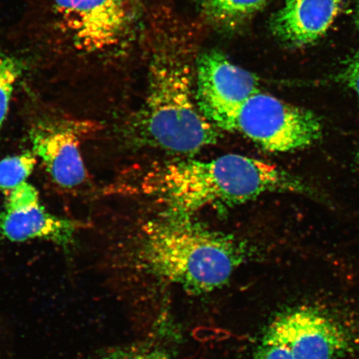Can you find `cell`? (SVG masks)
I'll return each mask as SVG.
<instances>
[{
    "label": "cell",
    "mask_w": 359,
    "mask_h": 359,
    "mask_svg": "<svg viewBox=\"0 0 359 359\" xmlns=\"http://www.w3.org/2000/svg\"><path fill=\"white\" fill-rule=\"evenodd\" d=\"M114 192L148 197L167 205L170 212L191 215L209 206L244 204L266 193L316 194L295 175L240 154L154 164L124 175Z\"/></svg>",
    "instance_id": "6da1fadb"
},
{
    "label": "cell",
    "mask_w": 359,
    "mask_h": 359,
    "mask_svg": "<svg viewBox=\"0 0 359 359\" xmlns=\"http://www.w3.org/2000/svg\"><path fill=\"white\" fill-rule=\"evenodd\" d=\"M149 53L142 136L151 145L179 154L215 144L217 128L197 104L195 46L189 32L175 21L160 22L151 30Z\"/></svg>",
    "instance_id": "7a4b0ae2"
},
{
    "label": "cell",
    "mask_w": 359,
    "mask_h": 359,
    "mask_svg": "<svg viewBox=\"0 0 359 359\" xmlns=\"http://www.w3.org/2000/svg\"><path fill=\"white\" fill-rule=\"evenodd\" d=\"M137 254L151 275L200 294L226 285L245 259L234 236L172 212L143 226Z\"/></svg>",
    "instance_id": "3957f363"
},
{
    "label": "cell",
    "mask_w": 359,
    "mask_h": 359,
    "mask_svg": "<svg viewBox=\"0 0 359 359\" xmlns=\"http://www.w3.org/2000/svg\"><path fill=\"white\" fill-rule=\"evenodd\" d=\"M356 346L353 331L330 313L299 307L266 327L254 359H339Z\"/></svg>",
    "instance_id": "277c9868"
},
{
    "label": "cell",
    "mask_w": 359,
    "mask_h": 359,
    "mask_svg": "<svg viewBox=\"0 0 359 359\" xmlns=\"http://www.w3.org/2000/svg\"><path fill=\"white\" fill-rule=\"evenodd\" d=\"M234 131L267 151L288 152L320 140L323 126L313 111L259 91L238 111Z\"/></svg>",
    "instance_id": "5b68a950"
},
{
    "label": "cell",
    "mask_w": 359,
    "mask_h": 359,
    "mask_svg": "<svg viewBox=\"0 0 359 359\" xmlns=\"http://www.w3.org/2000/svg\"><path fill=\"white\" fill-rule=\"evenodd\" d=\"M138 6V0H55L62 28L87 53L118 46L136 22Z\"/></svg>",
    "instance_id": "8992f818"
},
{
    "label": "cell",
    "mask_w": 359,
    "mask_h": 359,
    "mask_svg": "<svg viewBox=\"0 0 359 359\" xmlns=\"http://www.w3.org/2000/svg\"><path fill=\"white\" fill-rule=\"evenodd\" d=\"M195 89L202 114L217 127L234 131L241 106L259 92L257 76L217 51L203 53L196 62Z\"/></svg>",
    "instance_id": "52a82bcc"
},
{
    "label": "cell",
    "mask_w": 359,
    "mask_h": 359,
    "mask_svg": "<svg viewBox=\"0 0 359 359\" xmlns=\"http://www.w3.org/2000/svg\"><path fill=\"white\" fill-rule=\"evenodd\" d=\"M83 226L48 212L37 189L27 182L8 193L0 212V233L12 242L43 240L69 249Z\"/></svg>",
    "instance_id": "ba28073f"
},
{
    "label": "cell",
    "mask_w": 359,
    "mask_h": 359,
    "mask_svg": "<svg viewBox=\"0 0 359 359\" xmlns=\"http://www.w3.org/2000/svg\"><path fill=\"white\" fill-rule=\"evenodd\" d=\"M100 128V123L80 120L40 123L33 128L30 133L33 152L41 158L57 185L74 188L86 181L81 142Z\"/></svg>",
    "instance_id": "9c48e42d"
},
{
    "label": "cell",
    "mask_w": 359,
    "mask_h": 359,
    "mask_svg": "<svg viewBox=\"0 0 359 359\" xmlns=\"http://www.w3.org/2000/svg\"><path fill=\"white\" fill-rule=\"evenodd\" d=\"M342 0H287L273 15L269 28L290 47L308 46L320 39L339 15Z\"/></svg>",
    "instance_id": "30bf717a"
},
{
    "label": "cell",
    "mask_w": 359,
    "mask_h": 359,
    "mask_svg": "<svg viewBox=\"0 0 359 359\" xmlns=\"http://www.w3.org/2000/svg\"><path fill=\"white\" fill-rule=\"evenodd\" d=\"M271 0H199L201 11L212 25L233 29L248 20Z\"/></svg>",
    "instance_id": "8fae6325"
},
{
    "label": "cell",
    "mask_w": 359,
    "mask_h": 359,
    "mask_svg": "<svg viewBox=\"0 0 359 359\" xmlns=\"http://www.w3.org/2000/svg\"><path fill=\"white\" fill-rule=\"evenodd\" d=\"M36 163L37 156L31 151L0 161V191L10 192L25 182Z\"/></svg>",
    "instance_id": "7c38bea8"
},
{
    "label": "cell",
    "mask_w": 359,
    "mask_h": 359,
    "mask_svg": "<svg viewBox=\"0 0 359 359\" xmlns=\"http://www.w3.org/2000/svg\"><path fill=\"white\" fill-rule=\"evenodd\" d=\"M21 74V67L10 57H0V128L6 118L13 86Z\"/></svg>",
    "instance_id": "4fadbf2b"
},
{
    "label": "cell",
    "mask_w": 359,
    "mask_h": 359,
    "mask_svg": "<svg viewBox=\"0 0 359 359\" xmlns=\"http://www.w3.org/2000/svg\"><path fill=\"white\" fill-rule=\"evenodd\" d=\"M94 359H172L165 350L154 346H131L111 350Z\"/></svg>",
    "instance_id": "5bb4252c"
},
{
    "label": "cell",
    "mask_w": 359,
    "mask_h": 359,
    "mask_svg": "<svg viewBox=\"0 0 359 359\" xmlns=\"http://www.w3.org/2000/svg\"><path fill=\"white\" fill-rule=\"evenodd\" d=\"M339 79L359 97V51L346 62Z\"/></svg>",
    "instance_id": "9a60e30c"
},
{
    "label": "cell",
    "mask_w": 359,
    "mask_h": 359,
    "mask_svg": "<svg viewBox=\"0 0 359 359\" xmlns=\"http://www.w3.org/2000/svg\"><path fill=\"white\" fill-rule=\"evenodd\" d=\"M354 21H355L357 28L359 29V3L356 8L355 15H354Z\"/></svg>",
    "instance_id": "2e32d148"
},
{
    "label": "cell",
    "mask_w": 359,
    "mask_h": 359,
    "mask_svg": "<svg viewBox=\"0 0 359 359\" xmlns=\"http://www.w3.org/2000/svg\"><path fill=\"white\" fill-rule=\"evenodd\" d=\"M358 163H359V157H358Z\"/></svg>",
    "instance_id": "e0dca14e"
}]
</instances>
